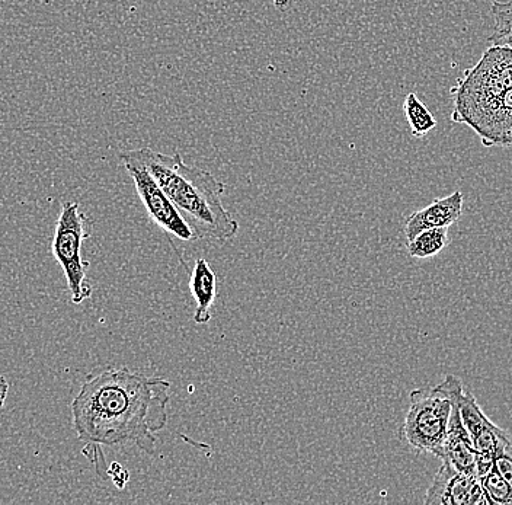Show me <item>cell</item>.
<instances>
[{
    "instance_id": "1",
    "label": "cell",
    "mask_w": 512,
    "mask_h": 505,
    "mask_svg": "<svg viewBox=\"0 0 512 505\" xmlns=\"http://www.w3.org/2000/svg\"><path fill=\"white\" fill-rule=\"evenodd\" d=\"M169 389V380L127 367L102 370L89 376L73 399V428L92 447L133 443L153 453L156 433L168 423Z\"/></svg>"
},
{
    "instance_id": "2",
    "label": "cell",
    "mask_w": 512,
    "mask_h": 505,
    "mask_svg": "<svg viewBox=\"0 0 512 505\" xmlns=\"http://www.w3.org/2000/svg\"><path fill=\"white\" fill-rule=\"evenodd\" d=\"M130 153L171 198L197 241L227 242L235 238L239 223L224 209V182L204 169L187 165L179 153L165 155L149 147L130 150Z\"/></svg>"
},
{
    "instance_id": "3",
    "label": "cell",
    "mask_w": 512,
    "mask_h": 505,
    "mask_svg": "<svg viewBox=\"0 0 512 505\" xmlns=\"http://www.w3.org/2000/svg\"><path fill=\"white\" fill-rule=\"evenodd\" d=\"M453 123L466 124L486 147L512 146V88L504 92H454Z\"/></svg>"
},
{
    "instance_id": "4",
    "label": "cell",
    "mask_w": 512,
    "mask_h": 505,
    "mask_svg": "<svg viewBox=\"0 0 512 505\" xmlns=\"http://www.w3.org/2000/svg\"><path fill=\"white\" fill-rule=\"evenodd\" d=\"M409 401L403 437L416 452L440 457L453 408L450 393L440 383L434 388L412 391Z\"/></svg>"
},
{
    "instance_id": "5",
    "label": "cell",
    "mask_w": 512,
    "mask_h": 505,
    "mask_svg": "<svg viewBox=\"0 0 512 505\" xmlns=\"http://www.w3.org/2000/svg\"><path fill=\"white\" fill-rule=\"evenodd\" d=\"M88 238L85 214L80 213L78 203L67 201L57 219L51 251L63 268L75 305H80L92 296L91 284L86 280L89 262L82 258V245Z\"/></svg>"
},
{
    "instance_id": "6",
    "label": "cell",
    "mask_w": 512,
    "mask_h": 505,
    "mask_svg": "<svg viewBox=\"0 0 512 505\" xmlns=\"http://www.w3.org/2000/svg\"><path fill=\"white\" fill-rule=\"evenodd\" d=\"M124 168L134 182L137 194L142 200L144 209L149 214L150 219L159 226L160 229L168 232L169 235L181 239V241L192 242L197 241L194 232L187 222H185L182 214L176 209L171 198L166 196L165 191L159 187L155 178L149 174L146 168L131 155L130 150L120 155Z\"/></svg>"
},
{
    "instance_id": "7",
    "label": "cell",
    "mask_w": 512,
    "mask_h": 505,
    "mask_svg": "<svg viewBox=\"0 0 512 505\" xmlns=\"http://www.w3.org/2000/svg\"><path fill=\"white\" fill-rule=\"evenodd\" d=\"M512 88V49L511 47L491 46L482 54L478 65L464 72L454 92H504Z\"/></svg>"
},
{
    "instance_id": "8",
    "label": "cell",
    "mask_w": 512,
    "mask_h": 505,
    "mask_svg": "<svg viewBox=\"0 0 512 505\" xmlns=\"http://www.w3.org/2000/svg\"><path fill=\"white\" fill-rule=\"evenodd\" d=\"M427 505H491L478 476L467 475L443 462L425 495Z\"/></svg>"
},
{
    "instance_id": "9",
    "label": "cell",
    "mask_w": 512,
    "mask_h": 505,
    "mask_svg": "<svg viewBox=\"0 0 512 505\" xmlns=\"http://www.w3.org/2000/svg\"><path fill=\"white\" fill-rule=\"evenodd\" d=\"M457 405H459L464 427L472 437L478 456L495 460L502 439L507 436V431L489 420L475 396L466 388L457 393Z\"/></svg>"
},
{
    "instance_id": "10",
    "label": "cell",
    "mask_w": 512,
    "mask_h": 505,
    "mask_svg": "<svg viewBox=\"0 0 512 505\" xmlns=\"http://www.w3.org/2000/svg\"><path fill=\"white\" fill-rule=\"evenodd\" d=\"M464 196L462 191H454L450 196L435 198L430 206L412 213L405 222L406 241L427 229L450 228L459 222L463 214Z\"/></svg>"
},
{
    "instance_id": "11",
    "label": "cell",
    "mask_w": 512,
    "mask_h": 505,
    "mask_svg": "<svg viewBox=\"0 0 512 505\" xmlns=\"http://www.w3.org/2000/svg\"><path fill=\"white\" fill-rule=\"evenodd\" d=\"M190 290L197 306L194 322L198 325H206L210 322V310L217 296V277L213 268L203 258L195 262L194 270L191 271Z\"/></svg>"
},
{
    "instance_id": "12",
    "label": "cell",
    "mask_w": 512,
    "mask_h": 505,
    "mask_svg": "<svg viewBox=\"0 0 512 505\" xmlns=\"http://www.w3.org/2000/svg\"><path fill=\"white\" fill-rule=\"evenodd\" d=\"M450 242L448 228L427 229L406 242L408 254L416 260H427L440 254Z\"/></svg>"
},
{
    "instance_id": "13",
    "label": "cell",
    "mask_w": 512,
    "mask_h": 505,
    "mask_svg": "<svg viewBox=\"0 0 512 505\" xmlns=\"http://www.w3.org/2000/svg\"><path fill=\"white\" fill-rule=\"evenodd\" d=\"M403 113H405L412 134L418 139L427 136L437 127L434 115L425 107L424 102L416 97L414 92L406 95L405 102H403Z\"/></svg>"
},
{
    "instance_id": "14",
    "label": "cell",
    "mask_w": 512,
    "mask_h": 505,
    "mask_svg": "<svg viewBox=\"0 0 512 505\" xmlns=\"http://www.w3.org/2000/svg\"><path fill=\"white\" fill-rule=\"evenodd\" d=\"M491 12L494 17V34L489 37L491 46L512 49V0L492 3Z\"/></svg>"
},
{
    "instance_id": "15",
    "label": "cell",
    "mask_w": 512,
    "mask_h": 505,
    "mask_svg": "<svg viewBox=\"0 0 512 505\" xmlns=\"http://www.w3.org/2000/svg\"><path fill=\"white\" fill-rule=\"evenodd\" d=\"M480 484L491 505H512V484L496 469L480 476Z\"/></svg>"
},
{
    "instance_id": "16",
    "label": "cell",
    "mask_w": 512,
    "mask_h": 505,
    "mask_svg": "<svg viewBox=\"0 0 512 505\" xmlns=\"http://www.w3.org/2000/svg\"><path fill=\"white\" fill-rule=\"evenodd\" d=\"M495 469L512 484V437L508 433L502 439L501 446L496 453Z\"/></svg>"
},
{
    "instance_id": "17",
    "label": "cell",
    "mask_w": 512,
    "mask_h": 505,
    "mask_svg": "<svg viewBox=\"0 0 512 505\" xmlns=\"http://www.w3.org/2000/svg\"><path fill=\"white\" fill-rule=\"evenodd\" d=\"M9 393V382L6 380V377L0 375V412H2L3 407L6 404V398H8Z\"/></svg>"
},
{
    "instance_id": "18",
    "label": "cell",
    "mask_w": 512,
    "mask_h": 505,
    "mask_svg": "<svg viewBox=\"0 0 512 505\" xmlns=\"http://www.w3.org/2000/svg\"><path fill=\"white\" fill-rule=\"evenodd\" d=\"M272 3H274L275 8H277L278 11H287L291 0H272Z\"/></svg>"
}]
</instances>
